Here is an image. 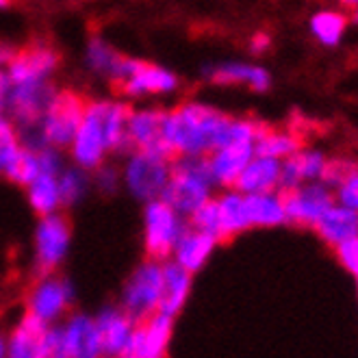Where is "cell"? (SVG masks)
<instances>
[{"instance_id": "cell-1", "label": "cell", "mask_w": 358, "mask_h": 358, "mask_svg": "<svg viewBox=\"0 0 358 358\" xmlns=\"http://www.w3.org/2000/svg\"><path fill=\"white\" fill-rule=\"evenodd\" d=\"M230 117L213 104L192 100L165 109L163 133L176 157H206L224 145Z\"/></svg>"}, {"instance_id": "cell-2", "label": "cell", "mask_w": 358, "mask_h": 358, "mask_svg": "<svg viewBox=\"0 0 358 358\" xmlns=\"http://www.w3.org/2000/svg\"><path fill=\"white\" fill-rule=\"evenodd\" d=\"M215 182L208 174L206 157H176L172 161L170 180H167L161 200L176 208L182 217L210 200L215 194Z\"/></svg>"}, {"instance_id": "cell-3", "label": "cell", "mask_w": 358, "mask_h": 358, "mask_svg": "<svg viewBox=\"0 0 358 358\" xmlns=\"http://www.w3.org/2000/svg\"><path fill=\"white\" fill-rule=\"evenodd\" d=\"M85 107L87 100L80 94L72 90H57L44 117L39 120V124H35L41 141L57 150H68L83 120V113H85Z\"/></svg>"}, {"instance_id": "cell-4", "label": "cell", "mask_w": 358, "mask_h": 358, "mask_svg": "<svg viewBox=\"0 0 358 358\" xmlns=\"http://www.w3.org/2000/svg\"><path fill=\"white\" fill-rule=\"evenodd\" d=\"M187 217L165 200L157 198L143 204V250L148 259L167 261L178 237L185 233Z\"/></svg>"}, {"instance_id": "cell-5", "label": "cell", "mask_w": 358, "mask_h": 358, "mask_svg": "<svg viewBox=\"0 0 358 358\" xmlns=\"http://www.w3.org/2000/svg\"><path fill=\"white\" fill-rule=\"evenodd\" d=\"M122 185L135 200L150 202L161 198L163 189L170 180L172 161L143 150H133L126 155L122 165Z\"/></svg>"}, {"instance_id": "cell-6", "label": "cell", "mask_w": 358, "mask_h": 358, "mask_svg": "<svg viewBox=\"0 0 358 358\" xmlns=\"http://www.w3.org/2000/svg\"><path fill=\"white\" fill-rule=\"evenodd\" d=\"M163 289V261H141L120 291V306L139 324L159 308Z\"/></svg>"}, {"instance_id": "cell-7", "label": "cell", "mask_w": 358, "mask_h": 358, "mask_svg": "<svg viewBox=\"0 0 358 358\" xmlns=\"http://www.w3.org/2000/svg\"><path fill=\"white\" fill-rule=\"evenodd\" d=\"M70 243H72V228L68 217L61 210L50 215H41L33 233L35 278L46 276V273H55L63 265V261H66Z\"/></svg>"}, {"instance_id": "cell-8", "label": "cell", "mask_w": 358, "mask_h": 358, "mask_svg": "<svg viewBox=\"0 0 358 358\" xmlns=\"http://www.w3.org/2000/svg\"><path fill=\"white\" fill-rule=\"evenodd\" d=\"M76 302V287L70 278L46 273L37 276L29 296H27V313L35 315L37 320L55 324L66 317V313Z\"/></svg>"}, {"instance_id": "cell-9", "label": "cell", "mask_w": 358, "mask_h": 358, "mask_svg": "<svg viewBox=\"0 0 358 358\" xmlns=\"http://www.w3.org/2000/svg\"><path fill=\"white\" fill-rule=\"evenodd\" d=\"M70 161L83 170L94 172L109 157L107 137L102 126V100H87L85 113L70 143Z\"/></svg>"}, {"instance_id": "cell-10", "label": "cell", "mask_w": 358, "mask_h": 358, "mask_svg": "<svg viewBox=\"0 0 358 358\" xmlns=\"http://www.w3.org/2000/svg\"><path fill=\"white\" fill-rule=\"evenodd\" d=\"M282 200H285L287 224L300 228H313L317 224V220L334 204V194L326 182L313 180L287 189V192H282Z\"/></svg>"}, {"instance_id": "cell-11", "label": "cell", "mask_w": 358, "mask_h": 358, "mask_svg": "<svg viewBox=\"0 0 358 358\" xmlns=\"http://www.w3.org/2000/svg\"><path fill=\"white\" fill-rule=\"evenodd\" d=\"M61 66V57L57 48L44 41H35L27 48H17L13 61L7 68V76L11 80V87L17 85H37V83L52 80Z\"/></svg>"}, {"instance_id": "cell-12", "label": "cell", "mask_w": 358, "mask_h": 358, "mask_svg": "<svg viewBox=\"0 0 358 358\" xmlns=\"http://www.w3.org/2000/svg\"><path fill=\"white\" fill-rule=\"evenodd\" d=\"M163 120H165V109H155V107L131 109L129 124H126L131 152L143 150V152H150V155L170 159V161L176 159L172 145L165 139Z\"/></svg>"}, {"instance_id": "cell-13", "label": "cell", "mask_w": 358, "mask_h": 358, "mask_svg": "<svg viewBox=\"0 0 358 358\" xmlns=\"http://www.w3.org/2000/svg\"><path fill=\"white\" fill-rule=\"evenodd\" d=\"M174 320L170 315L155 310L150 317L139 322L126 343L122 358H161L170 350Z\"/></svg>"}, {"instance_id": "cell-14", "label": "cell", "mask_w": 358, "mask_h": 358, "mask_svg": "<svg viewBox=\"0 0 358 358\" xmlns=\"http://www.w3.org/2000/svg\"><path fill=\"white\" fill-rule=\"evenodd\" d=\"M202 78L215 87H245L250 92L265 94L271 87V74L267 68L250 61H220L208 63L202 70Z\"/></svg>"}, {"instance_id": "cell-15", "label": "cell", "mask_w": 358, "mask_h": 358, "mask_svg": "<svg viewBox=\"0 0 358 358\" xmlns=\"http://www.w3.org/2000/svg\"><path fill=\"white\" fill-rule=\"evenodd\" d=\"M178 85L180 80L170 68L141 59L137 70L129 78H124L117 85V90L126 100H141V98L170 96L178 90Z\"/></svg>"}, {"instance_id": "cell-16", "label": "cell", "mask_w": 358, "mask_h": 358, "mask_svg": "<svg viewBox=\"0 0 358 358\" xmlns=\"http://www.w3.org/2000/svg\"><path fill=\"white\" fill-rule=\"evenodd\" d=\"M57 85L52 80L37 83V85H17L11 87L9 102H7V115L15 122L17 129H29V126L39 124L44 117L50 100L57 94Z\"/></svg>"}, {"instance_id": "cell-17", "label": "cell", "mask_w": 358, "mask_h": 358, "mask_svg": "<svg viewBox=\"0 0 358 358\" xmlns=\"http://www.w3.org/2000/svg\"><path fill=\"white\" fill-rule=\"evenodd\" d=\"M102 339L96 320L85 313H74L61 320V358H98Z\"/></svg>"}, {"instance_id": "cell-18", "label": "cell", "mask_w": 358, "mask_h": 358, "mask_svg": "<svg viewBox=\"0 0 358 358\" xmlns=\"http://www.w3.org/2000/svg\"><path fill=\"white\" fill-rule=\"evenodd\" d=\"M94 320H96L100 339H102V356L122 358V352H124L126 343H129L137 322L120 304L102 306L94 315Z\"/></svg>"}, {"instance_id": "cell-19", "label": "cell", "mask_w": 358, "mask_h": 358, "mask_svg": "<svg viewBox=\"0 0 358 358\" xmlns=\"http://www.w3.org/2000/svg\"><path fill=\"white\" fill-rule=\"evenodd\" d=\"M255 157V143H226L206 155L208 174L213 178L215 187L230 189L235 187L239 174L248 161Z\"/></svg>"}, {"instance_id": "cell-20", "label": "cell", "mask_w": 358, "mask_h": 358, "mask_svg": "<svg viewBox=\"0 0 358 358\" xmlns=\"http://www.w3.org/2000/svg\"><path fill=\"white\" fill-rule=\"evenodd\" d=\"M48 326L50 324L37 320L35 315L24 313L7 336V356L9 358H48L46 354Z\"/></svg>"}, {"instance_id": "cell-21", "label": "cell", "mask_w": 358, "mask_h": 358, "mask_svg": "<svg viewBox=\"0 0 358 358\" xmlns=\"http://www.w3.org/2000/svg\"><path fill=\"white\" fill-rule=\"evenodd\" d=\"M220 243L222 241L215 235H208L204 230L192 228L187 224L185 233L178 237L170 259L174 263H178L182 269L198 273L208 263V259L213 257V252L217 250Z\"/></svg>"}, {"instance_id": "cell-22", "label": "cell", "mask_w": 358, "mask_h": 358, "mask_svg": "<svg viewBox=\"0 0 358 358\" xmlns=\"http://www.w3.org/2000/svg\"><path fill=\"white\" fill-rule=\"evenodd\" d=\"M328 157L317 148H298L280 163V192L304 182L322 180Z\"/></svg>"}, {"instance_id": "cell-23", "label": "cell", "mask_w": 358, "mask_h": 358, "mask_svg": "<svg viewBox=\"0 0 358 358\" xmlns=\"http://www.w3.org/2000/svg\"><path fill=\"white\" fill-rule=\"evenodd\" d=\"M192 285H194L192 271L182 269L172 259L163 261V289H161V300H159L157 310L170 315V317H176L178 313H182L189 300Z\"/></svg>"}, {"instance_id": "cell-24", "label": "cell", "mask_w": 358, "mask_h": 358, "mask_svg": "<svg viewBox=\"0 0 358 358\" xmlns=\"http://www.w3.org/2000/svg\"><path fill=\"white\" fill-rule=\"evenodd\" d=\"M280 163L278 159L255 155L243 172L239 174L233 189L241 194H263V192H278L280 189Z\"/></svg>"}, {"instance_id": "cell-25", "label": "cell", "mask_w": 358, "mask_h": 358, "mask_svg": "<svg viewBox=\"0 0 358 358\" xmlns=\"http://www.w3.org/2000/svg\"><path fill=\"white\" fill-rule=\"evenodd\" d=\"M315 233L320 235L324 243L336 248L339 243L358 235V210L345 208L341 204H332L326 213L313 226Z\"/></svg>"}, {"instance_id": "cell-26", "label": "cell", "mask_w": 358, "mask_h": 358, "mask_svg": "<svg viewBox=\"0 0 358 358\" xmlns=\"http://www.w3.org/2000/svg\"><path fill=\"white\" fill-rule=\"evenodd\" d=\"M245 213L250 228H276L287 224L282 192H263V194H243Z\"/></svg>"}, {"instance_id": "cell-27", "label": "cell", "mask_w": 358, "mask_h": 358, "mask_svg": "<svg viewBox=\"0 0 358 358\" xmlns=\"http://www.w3.org/2000/svg\"><path fill=\"white\" fill-rule=\"evenodd\" d=\"M129 113L131 107L124 100H102V126H104V137H107L109 155L126 157L131 152L129 133H126Z\"/></svg>"}, {"instance_id": "cell-28", "label": "cell", "mask_w": 358, "mask_h": 358, "mask_svg": "<svg viewBox=\"0 0 358 358\" xmlns=\"http://www.w3.org/2000/svg\"><path fill=\"white\" fill-rule=\"evenodd\" d=\"M217 213H220V235L222 241L233 239L245 230H250L248 213H245V196L237 189H224L220 196H215Z\"/></svg>"}, {"instance_id": "cell-29", "label": "cell", "mask_w": 358, "mask_h": 358, "mask_svg": "<svg viewBox=\"0 0 358 358\" xmlns=\"http://www.w3.org/2000/svg\"><path fill=\"white\" fill-rule=\"evenodd\" d=\"M126 55H122L117 48H113L107 39L102 37H90L85 46V66L92 74L107 78L109 83H115L122 61Z\"/></svg>"}, {"instance_id": "cell-30", "label": "cell", "mask_w": 358, "mask_h": 358, "mask_svg": "<svg viewBox=\"0 0 358 358\" xmlns=\"http://www.w3.org/2000/svg\"><path fill=\"white\" fill-rule=\"evenodd\" d=\"M348 15L334 9H322L315 11L308 20L310 35L326 48H336L343 41L348 31Z\"/></svg>"}, {"instance_id": "cell-31", "label": "cell", "mask_w": 358, "mask_h": 358, "mask_svg": "<svg viewBox=\"0 0 358 358\" xmlns=\"http://www.w3.org/2000/svg\"><path fill=\"white\" fill-rule=\"evenodd\" d=\"M61 208H74L87 198L92 189V172L83 170L78 165H63V170L57 174Z\"/></svg>"}, {"instance_id": "cell-32", "label": "cell", "mask_w": 358, "mask_h": 358, "mask_svg": "<svg viewBox=\"0 0 358 358\" xmlns=\"http://www.w3.org/2000/svg\"><path fill=\"white\" fill-rule=\"evenodd\" d=\"M27 198L37 217L50 215L61 210V196H59V182L57 174L39 172V176L27 187Z\"/></svg>"}, {"instance_id": "cell-33", "label": "cell", "mask_w": 358, "mask_h": 358, "mask_svg": "<svg viewBox=\"0 0 358 358\" xmlns=\"http://www.w3.org/2000/svg\"><path fill=\"white\" fill-rule=\"evenodd\" d=\"M298 148H302V141L298 139V135H293L289 131L267 129V126H263L257 141H255V155L271 157L278 161L291 157Z\"/></svg>"}, {"instance_id": "cell-34", "label": "cell", "mask_w": 358, "mask_h": 358, "mask_svg": "<svg viewBox=\"0 0 358 358\" xmlns=\"http://www.w3.org/2000/svg\"><path fill=\"white\" fill-rule=\"evenodd\" d=\"M41 172V167H39V157H37V150H31L27 148V145H22L17 152V157L13 159L11 167L7 170L5 178L17 187H29Z\"/></svg>"}, {"instance_id": "cell-35", "label": "cell", "mask_w": 358, "mask_h": 358, "mask_svg": "<svg viewBox=\"0 0 358 358\" xmlns=\"http://www.w3.org/2000/svg\"><path fill=\"white\" fill-rule=\"evenodd\" d=\"M20 148H22V141H20L15 122L7 113H0V178H5Z\"/></svg>"}, {"instance_id": "cell-36", "label": "cell", "mask_w": 358, "mask_h": 358, "mask_svg": "<svg viewBox=\"0 0 358 358\" xmlns=\"http://www.w3.org/2000/svg\"><path fill=\"white\" fill-rule=\"evenodd\" d=\"M187 224L192 228H198V230H204L208 235H215L220 241H222V235H220V213H217V202H215V196L206 200L204 204H200L194 213L187 215Z\"/></svg>"}, {"instance_id": "cell-37", "label": "cell", "mask_w": 358, "mask_h": 358, "mask_svg": "<svg viewBox=\"0 0 358 358\" xmlns=\"http://www.w3.org/2000/svg\"><path fill=\"white\" fill-rule=\"evenodd\" d=\"M120 185H122V172L107 161L92 172V187L104 196H113L120 189Z\"/></svg>"}, {"instance_id": "cell-38", "label": "cell", "mask_w": 358, "mask_h": 358, "mask_svg": "<svg viewBox=\"0 0 358 358\" xmlns=\"http://www.w3.org/2000/svg\"><path fill=\"white\" fill-rule=\"evenodd\" d=\"M332 194H334L336 204L352 208V210H358V165L332 189Z\"/></svg>"}, {"instance_id": "cell-39", "label": "cell", "mask_w": 358, "mask_h": 358, "mask_svg": "<svg viewBox=\"0 0 358 358\" xmlns=\"http://www.w3.org/2000/svg\"><path fill=\"white\" fill-rule=\"evenodd\" d=\"M356 165H358V163L352 161V159H328L326 170H324V174H322V182H326L330 189H334L336 185H339V182L354 170Z\"/></svg>"}, {"instance_id": "cell-40", "label": "cell", "mask_w": 358, "mask_h": 358, "mask_svg": "<svg viewBox=\"0 0 358 358\" xmlns=\"http://www.w3.org/2000/svg\"><path fill=\"white\" fill-rule=\"evenodd\" d=\"M334 252H336L339 263L352 273V276H358V235L339 243L334 248Z\"/></svg>"}, {"instance_id": "cell-41", "label": "cell", "mask_w": 358, "mask_h": 358, "mask_svg": "<svg viewBox=\"0 0 358 358\" xmlns=\"http://www.w3.org/2000/svg\"><path fill=\"white\" fill-rule=\"evenodd\" d=\"M271 35H267V33H255L250 37V41H248V48H250V52L252 55H257V57H261V55H265V52H269L271 50Z\"/></svg>"}, {"instance_id": "cell-42", "label": "cell", "mask_w": 358, "mask_h": 358, "mask_svg": "<svg viewBox=\"0 0 358 358\" xmlns=\"http://www.w3.org/2000/svg\"><path fill=\"white\" fill-rule=\"evenodd\" d=\"M9 94H11V80L7 76V70H0V113H7Z\"/></svg>"}, {"instance_id": "cell-43", "label": "cell", "mask_w": 358, "mask_h": 358, "mask_svg": "<svg viewBox=\"0 0 358 358\" xmlns=\"http://www.w3.org/2000/svg\"><path fill=\"white\" fill-rule=\"evenodd\" d=\"M17 48L13 44H9V41L5 39H0V70H7L9 68V63L13 61Z\"/></svg>"}, {"instance_id": "cell-44", "label": "cell", "mask_w": 358, "mask_h": 358, "mask_svg": "<svg viewBox=\"0 0 358 358\" xmlns=\"http://www.w3.org/2000/svg\"><path fill=\"white\" fill-rule=\"evenodd\" d=\"M7 356V336L0 332V358Z\"/></svg>"}, {"instance_id": "cell-45", "label": "cell", "mask_w": 358, "mask_h": 358, "mask_svg": "<svg viewBox=\"0 0 358 358\" xmlns=\"http://www.w3.org/2000/svg\"><path fill=\"white\" fill-rule=\"evenodd\" d=\"M339 3L348 9H358V0H339Z\"/></svg>"}, {"instance_id": "cell-46", "label": "cell", "mask_w": 358, "mask_h": 358, "mask_svg": "<svg viewBox=\"0 0 358 358\" xmlns=\"http://www.w3.org/2000/svg\"><path fill=\"white\" fill-rule=\"evenodd\" d=\"M11 5V0H0V9H7Z\"/></svg>"}, {"instance_id": "cell-47", "label": "cell", "mask_w": 358, "mask_h": 358, "mask_svg": "<svg viewBox=\"0 0 358 358\" xmlns=\"http://www.w3.org/2000/svg\"><path fill=\"white\" fill-rule=\"evenodd\" d=\"M356 278V289H358V276H354Z\"/></svg>"}]
</instances>
